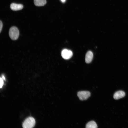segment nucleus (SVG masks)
I'll return each mask as SVG.
<instances>
[{"instance_id":"1","label":"nucleus","mask_w":128,"mask_h":128,"mask_svg":"<svg viewBox=\"0 0 128 128\" xmlns=\"http://www.w3.org/2000/svg\"><path fill=\"white\" fill-rule=\"evenodd\" d=\"M9 35L12 40H17L19 35V32L18 28L15 26L11 27L9 30Z\"/></svg>"},{"instance_id":"2","label":"nucleus","mask_w":128,"mask_h":128,"mask_svg":"<svg viewBox=\"0 0 128 128\" xmlns=\"http://www.w3.org/2000/svg\"><path fill=\"white\" fill-rule=\"evenodd\" d=\"M35 123L34 118L32 117H29L23 122L22 127L23 128H32L35 126Z\"/></svg>"},{"instance_id":"3","label":"nucleus","mask_w":128,"mask_h":128,"mask_svg":"<svg viewBox=\"0 0 128 128\" xmlns=\"http://www.w3.org/2000/svg\"><path fill=\"white\" fill-rule=\"evenodd\" d=\"M90 95V92L87 91H80L77 93V96L79 99L82 101L87 99Z\"/></svg>"},{"instance_id":"4","label":"nucleus","mask_w":128,"mask_h":128,"mask_svg":"<svg viewBox=\"0 0 128 128\" xmlns=\"http://www.w3.org/2000/svg\"><path fill=\"white\" fill-rule=\"evenodd\" d=\"M73 55V52L71 50L66 49L63 50L61 52L62 56L64 59H70Z\"/></svg>"},{"instance_id":"5","label":"nucleus","mask_w":128,"mask_h":128,"mask_svg":"<svg viewBox=\"0 0 128 128\" xmlns=\"http://www.w3.org/2000/svg\"><path fill=\"white\" fill-rule=\"evenodd\" d=\"M10 6L11 9L14 11H18L21 10L23 8V6L22 5L14 3L11 4Z\"/></svg>"},{"instance_id":"6","label":"nucleus","mask_w":128,"mask_h":128,"mask_svg":"<svg viewBox=\"0 0 128 128\" xmlns=\"http://www.w3.org/2000/svg\"><path fill=\"white\" fill-rule=\"evenodd\" d=\"M93 57V54L91 51H88L86 53L85 57V61L87 63H89L92 61Z\"/></svg>"},{"instance_id":"7","label":"nucleus","mask_w":128,"mask_h":128,"mask_svg":"<svg viewBox=\"0 0 128 128\" xmlns=\"http://www.w3.org/2000/svg\"><path fill=\"white\" fill-rule=\"evenodd\" d=\"M125 95V92L123 91H119L116 92L114 95V98L115 100L120 99Z\"/></svg>"},{"instance_id":"8","label":"nucleus","mask_w":128,"mask_h":128,"mask_svg":"<svg viewBox=\"0 0 128 128\" xmlns=\"http://www.w3.org/2000/svg\"><path fill=\"white\" fill-rule=\"evenodd\" d=\"M34 3L37 6H42L46 5V0H34Z\"/></svg>"},{"instance_id":"9","label":"nucleus","mask_w":128,"mask_h":128,"mask_svg":"<svg viewBox=\"0 0 128 128\" xmlns=\"http://www.w3.org/2000/svg\"><path fill=\"white\" fill-rule=\"evenodd\" d=\"M97 127L96 123L94 121H91L88 122L86 125V128H96Z\"/></svg>"},{"instance_id":"10","label":"nucleus","mask_w":128,"mask_h":128,"mask_svg":"<svg viewBox=\"0 0 128 128\" xmlns=\"http://www.w3.org/2000/svg\"><path fill=\"white\" fill-rule=\"evenodd\" d=\"M3 79L1 77L0 78V88L2 87L3 84H4V81Z\"/></svg>"},{"instance_id":"11","label":"nucleus","mask_w":128,"mask_h":128,"mask_svg":"<svg viewBox=\"0 0 128 128\" xmlns=\"http://www.w3.org/2000/svg\"><path fill=\"white\" fill-rule=\"evenodd\" d=\"M3 23L1 20L0 21V32H1L3 27Z\"/></svg>"},{"instance_id":"12","label":"nucleus","mask_w":128,"mask_h":128,"mask_svg":"<svg viewBox=\"0 0 128 128\" xmlns=\"http://www.w3.org/2000/svg\"><path fill=\"white\" fill-rule=\"evenodd\" d=\"M2 78L3 79V80H5V78L4 75H3L2 74Z\"/></svg>"},{"instance_id":"13","label":"nucleus","mask_w":128,"mask_h":128,"mask_svg":"<svg viewBox=\"0 0 128 128\" xmlns=\"http://www.w3.org/2000/svg\"><path fill=\"white\" fill-rule=\"evenodd\" d=\"M61 1L63 2H64L65 1V0H61Z\"/></svg>"}]
</instances>
